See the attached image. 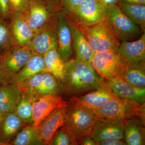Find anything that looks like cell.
<instances>
[{
  "label": "cell",
  "instance_id": "1",
  "mask_svg": "<svg viewBox=\"0 0 145 145\" xmlns=\"http://www.w3.org/2000/svg\"><path fill=\"white\" fill-rule=\"evenodd\" d=\"M60 85L61 91L78 97L104 86L105 83L91 64L75 58L65 62L64 78Z\"/></svg>",
  "mask_w": 145,
  "mask_h": 145
},
{
  "label": "cell",
  "instance_id": "2",
  "mask_svg": "<svg viewBox=\"0 0 145 145\" xmlns=\"http://www.w3.org/2000/svg\"><path fill=\"white\" fill-rule=\"evenodd\" d=\"M67 103L66 119L61 128L69 135L72 145H79L84 137L91 135L98 118L92 109L81 104L75 96Z\"/></svg>",
  "mask_w": 145,
  "mask_h": 145
},
{
  "label": "cell",
  "instance_id": "3",
  "mask_svg": "<svg viewBox=\"0 0 145 145\" xmlns=\"http://www.w3.org/2000/svg\"><path fill=\"white\" fill-rule=\"evenodd\" d=\"M93 110L98 119L122 121L135 117L145 119V103L140 104L119 97L112 99L100 108Z\"/></svg>",
  "mask_w": 145,
  "mask_h": 145
},
{
  "label": "cell",
  "instance_id": "4",
  "mask_svg": "<svg viewBox=\"0 0 145 145\" xmlns=\"http://www.w3.org/2000/svg\"><path fill=\"white\" fill-rule=\"evenodd\" d=\"M79 27L94 53L107 50L117 51L121 42L107 18L92 26Z\"/></svg>",
  "mask_w": 145,
  "mask_h": 145
},
{
  "label": "cell",
  "instance_id": "5",
  "mask_svg": "<svg viewBox=\"0 0 145 145\" xmlns=\"http://www.w3.org/2000/svg\"><path fill=\"white\" fill-rule=\"evenodd\" d=\"M64 11L78 26L89 27L106 20L108 6L99 0H84L70 13Z\"/></svg>",
  "mask_w": 145,
  "mask_h": 145
},
{
  "label": "cell",
  "instance_id": "6",
  "mask_svg": "<svg viewBox=\"0 0 145 145\" xmlns=\"http://www.w3.org/2000/svg\"><path fill=\"white\" fill-rule=\"evenodd\" d=\"M91 65L101 78L110 80L121 76L129 64L117 51L107 50L95 53Z\"/></svg>",
  "mask_w": 145,
  "mask_h": 145
},
{
  "label": "cell",
  "instance_id": "7",
  "mask_svg": "<svg viewBox=\"0 0 145 145\" xmlns=\"http://www.w3.org/2000/svg\"><path fill=\"white\" fill-rule=\"evenodd\" d=\"M107 19L121 42L135 40L140 39L144 33L116 4L108 6Z\"/></svg>",
  "mask_w": 145,
  "mask_h": 145
},
{
  "label": "cell",
  "instance_id": "8",
  "mask_svg": "<svg viewBox=\"0 0 145 145\" xmlns=\"http://www.w3.org/2000/svg\"><path fill=\"white\" fill-rule=\"evenodd\" d=\"M32 52L25 46L14 45L0 55V69L7 82L24 67Z\"/></svg>",
  "mask_w": 145,
  "mask_h": 145
},
{
  "label": "cell",
  "instance_id": "9",
  "mask_svg": "<svg viewBox=\"0 0 145 145\" xmlns=\"http://www.w3.org/2000/svg\"><path fill=\"white\" fill-rule=\"evenodd\" d=\"M57 23L54 14L46 25L35 32L25 47L33 53L43 55L50 50L57 49Z\"/></svg>",
  "mask_w": 145,
  "mask_h": 145
},
{
  "label": "cell",
  "instance_id": "10",
  "mask_svg": "<svg viewBox=\"0 0 145 145\" xmlns=\"http://www.w3.org/2000/svg\"><path fill=\"white\" fill-rule=\"evenodd\" d=\"M57 10L42 0H29L23 14L29 27L35 33L51 20Z\"/></svg>",
  "mask_w": 145,
  "mask_h": 145
},
{
  "label": "cell",
  "instance_id": "11",
  "mask_svg": "<svg viewBox=\"0 0 145 145\" xmlns=\"http://www.w3.org/2000/svg\"><path fill=\"white\" fill-rule=\"evenodd\" d=\"M57 23V50L64 62L71 59L73 54L72 38L70 28L63 8L54 13Z\"/></svg>",
  "mask_w": 145,
  "mask_h": 145
},
{
  "label": "cell",
  "instance_id": "12",
  "mask_svg": "<svg viewBox=\"0 0 145 145\" xmlns=\"http://www.w3.org/2000/svg\"><path fill=\"white\" fill-rule=\"evenodd\" d=\"M125 121L98 119L91 137L96 142L122 140L124 138Z\"/></svg>",
  "mask_w": 145,
  "mask_h": 145
},
{
  "label": "cell",
  "instance_id": "13",
  "mask_svg": "<svg viewBox=\"0 0 145 145\" xmlns=\"http://www.w3.org/2000/svg\"><path fill=\"white\" fill-rule=\"evenodd\" d=\"M105 82L112 93L119 98L135 101L140 104L145 103V87L132 85L121 76L105 80Z\"/></svg>",
  "mask_w": 145,
  "mask_h": 145
},
{
  "label": "cell",
  "instance_id": "14",
  "mask_svg": "<svg viewBox=\"0 0 145 145\" xmlns=\"http://www.w3.org/2000/svg\"><path fill=\"white\" fill-rule=\"evenodd\" d=\"M67 103L54 110L42 121L39 127L40 138L45 145L49 144L54 135L66 119Z\"/></svg>",
  "mask_w": 145,
  "mask_h": 145
},
{
  "label": "cell",
  "instance_id": "15",
  "mask_svg": "<svg viewBox=\"0 0 145 145\" xmlns=\"http://www.w3.org/2000/svg\"><path fill=\"white\" fill-rule=\"evenodd\" d=\"M66 104L67 102L58 95H44L35 99L33 103L32 125L39 128L47 116L56 108Z\"/></svg>",
  "mask_w": 145,
  "mask_h": 145
},
{
  "label": "cell",
  "instance_id": "16",
  "mask_svg": "<svg viewBox=\"0 0 145 145\" xmlns=\"http://www.w3.org/2000/svg\"><path fill=\"white\" fill-rule=\"evenodd\" d=\"M65 13L71 32L72 48L76 58L91 64L95 53L91 50L81 29Z\"/></svg>",
  "mask_w": 145,
  "mask_h": 145
},
{
  "label": "cell",
  "instance_id": "17",
  "mask_svg": "<svg viewBox=\"0 0 145 145\" xmlns=\"http://www.w3.org/2000/svg\"><path fill=\"white\" fill-rule=\"evenodd\" d=\"M10 19L9 29L14 45L26 46L35 33L29 27L23 13H11Z\"/></svg>",
  "mask_w": 145,
  "mask_h": 145
},
{
  "label": "cell",
  "instance_id": "18",
  "mask_svg": "<svg viewBox=\"0 0 145 145\" xmlns=\"http://www.w3.org/2000/svg\"><path fill=\"white\" fill-rule=\"evenodd\" d=\"M117 52L129 64L144 61L145 33L135 40L121 42Z\"/></svg>",
  "mask_w": 145,
  "mask_h": 145
},
{
  "label": "cell",
  "instance_id": "19",
  "mask_svg": "<svg viewBox=\"0 0 145 145\" xmlns=\"http://www.w3.org/2000/svg\"><path fill=\"white\" fill-rule=\"evenodd\" d=\"M22 96V91L16 84L5 83L0 86V109L4 115L15 112Z\"/></svg>",
  "mask_w": 145,
  "mask_h": 145
},
{
  "label": "cell",
  "instance_id": "20",
  "mask_svg": "<svg viewBox=\"0 0 145 145\" xmlns=\"http://www.w3.org/2000/svg\"><path fill=\"white\" fill-rule=\"evenodd\" d=\"M46 71L43 55L32 52L31 58L24 67L7 83L18 84L38 73Z\"/></svg>",
  "mask_w": 145,
  "mask_h": 145
},
{
  "label": "cell",
  "instance_id": "21",
  "mask_svg": "<svg viewBox=\"0 0 145 145\" xmlns=\"http://www.w3.org/2000/svg\"><path fill=\"white\" fill-rule=\"evenodd\" d=\"M117 97H118L112 93L105 84L98 89L75 98L84 106L95 109L102 107L109 101Z\"/></svg>",
  "mask_w": 145,
  "mask_h": 145
},
{
  "label": "cell",
  "instance_id": "22",
  "mask_svg": "<svg viewBox=\"0 0 145 145\" xmlns=\"http://www.w3.org/2000/svg\"><path fill=\"white\" fill-rule=\"evenodd\" d=\"M23 122L15 112L5 114L0 125V144H7L14 139Z\"/></svg>",
  "mask_w": 145,
  "mask_h": 145
},
{
  "label": "cell",
  "instance_id": "23",
  "mask_svg": "<svg viewBox=\"0 0 145 145\" xmlns=\"http://www.w3.org/2000/svg\"><path fill=\"white\" fill-rule=\"evenodd\" d=\"M60 92L61 87L59 81L50 72L46 71L43 72L42 80L39 85L26 94L34 100L44 95H58Z\"/></svg>",
  "mask_w": 145,
  "mask_h": 145
},
{
  "label": "cell",
  "instance_id": "24",
  "mask_svg": "<svg viewBox=\"0 0 145 145\" xmlns=\"http://www.w3.org/2000/svg\"><path fill=\"white\" fill-rule=\"evenodd\" d=\"M43 57L47 71L54 76L60 84L64 78L65 62L60 57L57 48L50 50Z\"/></svg>",
  "mask_w": 145,
  "mask_h": 145
},
{
  "label": "cell",
  "instance_id": "25",
  "mask_svg": "<svg viewBox=\"0 0 145 145\" xmlns=\"http://www.w3.org/2000/svg\"><path fill=\"white\" fill-rule=\"evenodd\" d=\"M142 124L141 120L134 118L125 121L124 138L127 145H144V129Z\"/></svg>",
  "mask_w": 145,
  "mask_h": 145
},
{
  "label": "cell",
  "instance_id": "26",
  "mask_svg": "<svg viewBox=\"0 0 145 145\" xmlns=\"http://www.w3.org/2000/svg\"><path fill=\"white\" fill-rule=\"evenodd\" d=\"M117 5L125 15L145 33V5L119 1Z\"/></svg>",
  "mask_w": 145,
  "mask_h": 145
},
{
  "label": "cell",
  "instance_id": "27",
  "mask_svg": "<svg viewBox=\"0 0 145 145\" xmlns=\"http://www.w3.org/2000/svg\"><path fill=\"white\" fill-rule=\"evenodd\" d=\"M121 77L132 85L145 87V61L129 65Z\"/></svg>",
  "mask_w": 145,
  "mask_h": 145
},
{
  "label": "cell",
  "instance_id": "28",
  "mask_svg": "<svg viewBox=\"0 0 145 145\" xmlns=\"http://www.w3.org/2000/svg\"><path fill=\"white\" fill-rule=\"evenodd\" d=\"M14 145H45L40 138L39 128L32 125L25 127L12 141Z\"/></svg>",
  "mask_w": 145,
  "mask_h": 145
},
{
  "label": "cell",
  "instance_id": "29",
  "mask_svg": "<svg viewBox=\"0 0 145 145\" xmlns=\"http://www.w3.org/2000/svg\"><path fill=\"white\" fill-rule=\"evenodd\" d=\"M33 101L31 97L22 92V98L15 112L24 122H31Z\"/></svg>",
  "mask_w": 145,
  "mask_h": 145
},
{
  "label": "cell",
  "instance_id": "30",
  "mask_svg": "<svg viewBox=\"0 0 145 145\" xmlns=\"http://www.w3.org/2000/svg\"><path fill=\"white\" fill-rule=\"evenodd\" d=\"M5 20L0 18V55L14 45L9 24Z\"/></svg>",
  "mask_w": 145,
  "mask_h": 145
},
{
  "label": "cell",
  "instance_id": "31",
  "mask_svg": "<svg viewBox=\"0 0 145 145\" xmlns=\"http://www.w3.org/2000/svg\"><path fill=\"white\" fill-rule=\"evenodd\" d=\"M59 131L57 132L55 137L50 142L51 145H72V141L69 135L61 128Z\"/></svg>",
  "mask_w": 145,
  "mask_h": 145
},
{
  "label": "cell",
  "instance_id": "32",
  "mask_svg": "<svg viewBox=\"0 0 145 145\" xmlns=\"http://www.w3.org/2000/svg\"><path fill=\"white\" fill-rule=\"evenodd\" d=\"M29 0H8L11 14L14 13H24L28 5Z\"/></svg>",
  "mask_w": 145,
  "mask_h": 145
},
{
  "label": "cell",
  "instance_id": "33",
  "mask_svg": "<svg viewBox=\"0 0 145 145\" xmlns=\"http://www.w3.org/2000/svg\"><path fill=\"white\" fill-rule=\"evenodd\" d=\"M84 0H60L63 9L67 13H70Z\"/></svg>",
  "mask_w": 145,
  "mask_h": 145
},
{
  "label": "cell",
  "instance_id": "34",
  "mask_svg": "<svg viewBox=\"0 0 145 145\" xmlns=\"http://www.w3.org/2000/svg\"><path fill=\"white\" fill-rule=\"evenodd\" d=\"M10 15L8 0H0V18L6 20L10 18Z\"/></svg>",
  "mask_w": 145,
  "mask_h": 145
},
{
  "label": "cell",
  "instance_id": "35",
  "mask_svg": "<svg viewBox=\"0 0 145 145\" xmlns=\"http://www.w3.org/2000/svg\"><path fill=\"white\" fill-rule=\"evenodd\" d=\"M46 3L49 6L57 10L62 8L60 0H42Z\"/></svg>",
  "mask_w": 145,
  "mask_h": 145
},
{
  "label": "cell",
  "instance_id": "36",
  "mask_svg": "<svg viewBox=\"0 0 145 145\" xmlns=\"http://www.w3.org/2000/svg\"><path fill=\"white\" fill-rule=\"evenodd\" d=\"M96 145H127L125 142L122 140H109L103 142H96Z\"/></svg>",
  "mask_w": 145,
  "mask_h": 145
},
{
  "label": "cell",
  "instance_id": "37",
  "mask_svg": "<svg viewBox=\"0 0 145 145\" xmlns=\"http://www.w3.org/2000/svg\"><path fill=\"white\" fill-rule=\"evenodd\" d=\"M79 145H96V143L90 135H87L83 138Z\"/></svg>",
  "mask_w": 145,
  "mask_h": 145
},
{
  "label": "cell",
  "instance_id": "38",
  "mask_svg": "<svg viewBox=\"0 0 145 145\" xmlns=\"http://www.w3.org/2000/svg\"><path fill=\"white\" fill-rule=\"evenodd\" d=\"M120 1L129 3L145 5V0H120Z\"/></svg>",
  "mask_w": 145,
  "mask_h": 145
},
{
  "label": "cell",
  "instance_id": "39",
  "mask_svg": "<svg viewBox=\"0 0 145 145\" xmlns=\"http://www.w3.org/2000/svg\"><path fill=\"white\" fill-rule=\"evenodd\" d=\"M101 2L103 3L105 5L108 6L112 5L117 4L120 1V0H99Z\"/></svg>",
  "mask_w": 145,
  "mask_h": 145
},
{
  "label": "cell",
  "instance_id": "40",
  "mask_svg": "<svg viewBox=\"0 0 145 145\" xmlns=\"http://www.w3.org/2000/svg\"><path fill=\"white\" fill-rule=\"evenodd\" d=\"M6 82V79L5 76L2 71L0 69V86L4 83H5Z\"/></svg>",
  "mask_w": 145,
  "mask_h": 145
},
{
  "label": "cell",
  "instance_id": "41",
  "mask_svg": "<svg viewBox=\"0 0 145 145\" xmlns=\"http://www.w3.org/2000/svg\"><path fill=\"white\" fill-rule=\"evenodd\" d=\"M4 116V114L3 113V112L2 111V110H1V109H0V125H1V122L2 121Z\"/></svg>",
  "mask_w": 145,
  "mask_h": 145
}]
</instances>
